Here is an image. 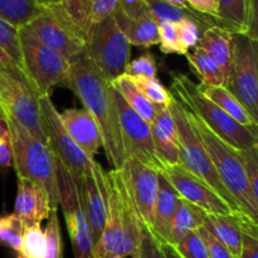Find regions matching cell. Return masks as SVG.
<instances>
[{"label": "cell", "instance_id": "1", "mask_svg": "<svg viewBox=\"0 0 258 258\" xmlns=\"http://www.w3.org/2000/svg\"><path fill=\"white\" fill-rule=\"evenodd\" d=\"M67 86L95 118L111 168L120 170L126 160V153L110 81L103 77L83 53L70 63Z\"/></svg>", "mask_w": 258, "mask_h": 258}, {"label": "cell", "instance_id": "2", "mask_svg": "<svg viewBox=\"0 0 258 258\" xmlns=\"http://www.w3.org/2000/svg\"><path fill=\"white\" fill-rule=\"evenodd\" d=\"M107 217L92 248V258L135 257L146 229L139 217L121 170L106 171Z\"/></svg>", "mask_w": 258, "mask_h": 258}, {"label": "cell", "instance_id": "3", "mask_svg": "<svg viewBox=\"0 0 258 258\" xmlns=\"http://www.w3.org/2000/svg\"><path fill=\"white\" fill-rule=\"evenodd\" d=\"M170 93L178 102L198 116L217 136L236 150L258 146V128L242 126L199 90L198 83L184 73L173 75Z\"/></svg>", "mask_w": 258, "mask_h": 258}, {"label": "cell", "instance_id": "4", "mask_svg": "<svg viewBox=\"0 0 258 258\" xmlns=\"http://www.w3.org/2000/svg\"><path fill=\"white\" fill-rule=\"evenodd\" d=\"M13 145V166L17 176L28 179L45 191L53 211L59 207L55 159L44 143L35 139L19 122L5 116Z\"/></svg>", "mask_w": 258, "mask_h": 258}, {"label": "cell", "instance_id": "5", "mask_svg": "<svg viewBox=\"0 0 258 258\" xmlns=\"http://www.w3.org/2000/svg\"><path fill=\"white\" fill-rule=\"evenodd\" d=\"M185 108V107H184ZM185 115L208 154L217 174L242 211L258 221V199L252 194L243 165L236 149L224 143L201 118L185 108Z\"/></svg>", "mask_w": 258, "mask_h": 258}, {"label": "cell", "instance_id": "6", "mask_svg": "<svg viewBox=\"0 0 258 258\" xmlns=\"http://www.w3.org/2000/svg\"><path fill=\"white\" fill-rule=\"evenodd\" d=\"M169 108H170V112L173 115L174 122L176 126V134H178L176 143H178L179 148L180 165L186 171H189L191 175L196 176L198 180L206 184L211 190H213L217 196L221 197L229 206L233 207L237 211L243 212L236 202V199L229 193L228 189L222 183L208 154L204 150L201 140L194 133L193 127L186 118L184 106L173 97V100L169 103Z\"/></svg>", "mask_w": 258, "mask_h": 258}, {"label": "cell", "instance_id": "7", "mask_svg": "<svg viewBox=\"0 0 258 258\" xmlns=\"http://www.w3.org/2000/svg\"><path fill=\"white\" fill-rule=\"evenodd\" d=\"M22 70L37 95H50L55 86H67L70 62L42 44L27 27L19 28Z\"/></svg>", "mask_w": 258, "mask_h": 258}, {"label": "cell", "instance_id": "8", "mask_svg": "<svg viewBox=\"0 0 258 258\" xmlns=\"http://www.w3.org/2000/svg\"><path fill=\"white\" fill-rule=\"evenodd\" d=\"M224 87L258 121V39L233 34L231 70Z\"/></svg>", "mask_w": 258, "mask_h": 258}, {"label": "cell", "instance_id": "9", "mask_svg": "<svg viewBox=\"0 0 258 258\" xmlns=\"http://www.w3.org/2000/svg\"><path fill=\"white\" fill-rule=\"evenodd\" d=\"M131 47L113 17H108L92 28L85 53L103 77L111 82L125 75L126 66L131 60Z\"/></svg>", "mask_w": 258, "mask_h": 258}, {"label": "cell", "instance_id": "10", "mask_svg": "<svg viewBox=\"0 0 258 258\" xmlns=\"http://www.w3.org/2000/svg\"><path fill=\"white\" fill-rule=\"evenodd\" d=\"M0 108L35 139L45 144L39 96L23 72L0 71Z\"/></svg>", "mask_w": 258, "mask_h": 258}, {"label": "cell", "instance_id": "11", "mask_svg": "<svg viewBox=\"0 0 258 258\" xmlns=\"http://www.w3.org/2000/svg\"><path fill=\"white\" fill-rule=\"evenodd\" d=\"M42 128L45 138V145L59 161L76 183L82 181L91 173L92 161L75 143L66 131L59 112L50 100V95L39 97Z\"/></svg>", "mask_w": 258, "mask_h": 258}, {"label": "cell", "instance_id": "12", "mask_svg": "<svg viewBox=\"0 0 258 258\" xmlns=\"http://www.w3.org/2000/svg\"><path fill=\"white\" fill-rule=\"evenodd\" d=\"M57 165L59 206L62 207L75 258H92V234L82 206L80 189L67 169L55 160Z\"/></svg>", "mask_w": 258, "mask_h": 258}, {"label": "cell", "instance_id": "13", "mask_svg": "<svg viewBox=\"0 0 258 258\" xmlns=\"http://www.w3.org/2000/svg\"><path fill=\"white\" fill-rule=\"evenodd\" d=\"M111 95H112L113 102L117 110L126 158L133 156L140 160L141 163L160 171L164 165L155 153L151 123L144 120L128 106V103L123 100L121 93L112 83H111Z\"/></svg>", "mask_w": 258, "mask_h": 258}, {"label": "cell", "instance_id": "14", "mask_svg": "<svg viewBox=\"0 0 258 258\" xmlns=\"http://www.w3.org/2000/svg\"><path fill=\"white\" fill-rule=\"evenodd\" d=\"M139 217L148 232L151 231L159 196L160 174L151 166L127 156L120 169Z\"/></svg>", "mask_w": 258, "mask_h": 258}, {"label": "cell", "instance_id": "15", "mask_svg": "<svg viewBox=\"0 0 258 258\" xmlns=\"http://www.w3.org/2000/svg\"><path fill=\"white\" fill-rule=\"evenodd\" d=\"M159 173L168 180L181 199L194 204L207 214L218 216H247L229 206L206 184L191 175L181 165L164 166ZM249 217V216H248Z\"/></svg>", "mask_w": 258, "mask_h": 258}, {"label": "cell", "instance_id": "16", "mask_svg": "<svg viewBox=\"0 0 258 258\" xmlns=\"http://www.w3.org/2000/svg\"><path fill=\"white\" fill-rule=\"evenodd\" d=\"M77 185L95 246L102 234L107 217L108 196L105 169L100 163L93 160L91 173L82 181L77 183Z\"/></svg>", "mask_w": 258, "mask_h": 258}, {"label": "cell", "instance_id": "17", "mask_svg": "<svg viewBox=\"0 0 258 258\" xmlns=\"http://www.w3.org/2000/svg\"><path fill=\"white\" fill-rule=\"evenodd\" d=\"M25 27L42 44L59 53L70 63L85 53L86 43L60 24L45 8Z\"/></svg>", "mask_w": 258, "mask_h": 258}, {"label": "cell", "instance_id": "18", "mask_svg": "<svg viewBox=\"0 0 258 258\" xmlns=\"http://www.w3.org/2000/svg\"><path fill=\"white\" fill-rule=\"evenodd\" d=\"M60 121L73 143L91 159L102 148V139L95 118L86 108H66L59 112Z\"/></svg>", "mask_w": 258, "mask_h": 258}, {"label": "cell", "instance_id": "19", "mask_svg": "<svg viewBox=\"0 0 258 258\" xmlns=\"http://www.w3.org/2000/svg\"><path fill=\"white\" fill-rule=\"evenodd\" d=\"M216 23L233 34L258 39L257 0H217Z\"/></svg>", "mask_w": 258, "mask_h": 258}, {"label": "cell", "instance_id": "20", "mask_svg": "<svg viewBox=\"0 0 258 258\" xmlns=\"http://www.w3.org/2000/svg\"><path fill=\"white\" fill-rule=\"evenodd\" d=\"M18 191L14 204V214L20 219L23 227L40 224L48 219L50 212L49 198L40 186L28 179L17 176Z\"/></svg>", "mask_w": 258, "mask_h": 258}, {"label": "cell", "instance_id": "21", "mask_svg": "<svg viewBox=\"0 0 258 258\" xmlns=\"http://www.w3.org/2000/svg\"><path fill=\"white\" fill-rule=\"evenodd\" d=\"M251 224H257V221L248 216L207 214L203 227L231 252L233 258H238L242 249V232Z\"/></svg>", "mask_w": 258, "mask_h": 258}, {"label": "cell", "instance_id": "22", "mask_svg": "<svg viewBox=\"0 0 258 258\" xmlns=\"http://www.w3.org/2000/svg\"><path fill=\"white\" fill-rule=\"evenodd\" d=\"M179 198L180 197L174 190L173 186L160 174L158 202H156L153 227L149 233L164 246H169L170 243L171 228H173V221Z\"/></svg>", "mask_w": 258, "mask_h": 258}, {"label": "cell", "instance_id": "23", "mask_svg": "<svg viewBox=\"0 0 258 258\" xmlns=\"http://www.w3.org/2000/svg\"><path fill=\"white\" fill-rule=\"evenodd\" d=\"M112 17L131 45L149 49L159 44L158 20L149 10L136 18H128L116 10Z\"/></svg>", "mask_w": 258, "mask_h": 258}, {"label": "cell", "instance_id": "24", "mask_svg": "<svg viewBox=\"0 0 258 258\" xmlns=\"http://www.w3.org/2000/svg\"><path fill=\"white\" fill-rule=\"evenodd\" d=\"M198 47L206 50L223 70L224 76H228L233 52V33L213 25L203 30Z\"/></svg>", "mask_w": 258, "mask_h": 258}, {"label": "cell", "instance_id": "25", "mask_svg": "<svg viewBox=\"0 0 258 258\" xmlns=\"http://www.w3.org/2000/svg\"><path fill=\"white\" fill-rule=\"evenodd\" d=\"M198 87L206 97L228 113L234 121L242 126L258 128V121L249 115L248 111L224 86H207L198 83Z\"/></svg>", "mask_w": 258, "mask_h": 258}, {"label": "cell", "instance_id": "26", "mask_svg": "<svg viewBox=\"0 0 258 258\" xmlns=\"http://www.w3.org/2000/svg\"><path fill=\"white\" fill-rule=\"evenodd\" d=\"M206 218V212L199 209L194 204L186 202L185 199L179 198L175 216H174L169 247L175 246L191 231H196V229L203 227Z\"/></svg>", "mask_w": 258, "mask_h": 258}, {"label": "cell", "instance_id": "27", "mask_svg": "<svg viewBox=\"0 0 258 258\" xmlns=\"http://www.w3.org/2000/svg\"><path fill=\"white\" fill-rule=\"evenodd\" d=\"M193 49V52L185 53V57L194 72L201 78V85L224 86L226 76L221 66L198 45Z\"/></svg>", "mask_w": 258, "mask_h": 258}, {"label": "cell", "instance_id": "28", "mask_svg": "<svg viewBox=\"0 0 258 258\" xmlns=\"http://www.w3.org/2000/svg\"><path fill=\"white\" fill-rule=\"evenodd\" d=\"M38 0H0V18L17 28L25 27L43 12Z\"/></svg>", "mask_w": 258, "mask_h": 258}, {"label": "cell", "instance_id": "29", "mask_svg": "<svg viewBox=\"0 0 258 258\" xmlns=\"http://www.w3.org/2000/svg\"><path fill=\"white\" fill-rule=\"evenodd\" d=\"M111 83L117 88L123 100L128 103V106L136 113H139L149 123L153 122L154 115H155V106L150 101L146 100L145 96L131 82L127 75H122L120 77L115 78L113 81H111Z\"/></svg>", "mask_w": 258, "mask_h": 258}, {"label": "cell", "instance_id": "30", "mask_svg": "<svg viewBox=\"0 0 258 258\" xmlns=\"http://www.w3.org/2000/svg\"><path fill=\"white\" fill-rule=\"evenodd\" d=\"M131 82L136 86L139 91L150 101L154 106H169L173 100V95L170 91L159 81V78H146V77H131L128 76Z\"/></svg>", "mask_w": 258, "mask_h": 258}, {"label": "cell", "instance_id": "31", "mask_svg": "<svg viewBox=\"0 0 258 258\" xmlns=\"http://www.w3.org/2000/svg\"><path fill=\"white\" fill-rule=\"evenodd\" d=\"M45 234L40 224L24 228L18 258H44Z\"/></svg>", "mask_w": 258, "mask_h": 258}, {"label": "cell", "instance_id": "32", "mask_svg": "<svg viewBox=\"0 0 258 258\" xmlns=\"http://www.w3.org/2000/svg\"><path fill=\"white\" fill-rule=\"evenodd\" d=\"M151 134H153L154 148L159 160L164 166L180 165L179 148L175 141L166 136L155 123L151 122Z\"/></svg>", "mask_w": 258, "mask_h": 258}, {"label": "cell", "instance_id": "33", "mask_svg": "<svg viewBox=\"0 0 258 258\" xmlns=\"http://www.w3.org/2000/svg\"><path fill=\"white\" fill-rule=\"evenodd\" d=\"M23 232L24 227L14 213L0 216V246L9 247L18 253L22 244Z\"/></svg>", "mask_w": 258, "mask_h": 258}, {"label": "cell", "instance_id": "34", "mask_svg": "<svg viewBox=\"0 0 258 258\" xmlns=\"http://www.w3.org/2000/svg\"><path fill=\"white\" fill-rule=\"evenodd\" d=\"M170 248L178 258H209L208 249L198 229L191 231Z\"/></svg>", "mask_w": 258, "mask_h": 258}, {"label": "cell", "instance_id": "35", "mask_svg": "<svg viewBox=\"0 0 258 258\" xmlns=\"http://www.w3.org/2000/svg\"><path fill=\"white\" fill-rule=\"evenodd\" d=\"M44 229L45 252L44 258H63V242L60 234L58 211L50 212Z\"/></svg>", "mask_w": 258, "mask_h": 258}, {"label": "cell", "instance_id": "36", "mask_svg": "<svg viewBox=\"0 0 258 258\" xmlns=\"http://www.w3.org/2000/svg\"><path fill=\"white\" fill-rule=\"evenodd\" d=\"M0 48H3L13 58V60L22 68L19 28L14 27L3 18H0Z\"/></svg>", "mask_w": 258, "mask_h": 258}, {"label": "cell", "instance_id": "37", "mask_svg": "<svg viewBox=\"0 0 258 258\" xmlns=\"http://www.w3.org/2000/svg\"><path fill=\"white\" fill-rule=\"evenodd\" d=\"M159 45L160 50L165 54H183L185 55V50L181 48L179 43L176 27L174 22L169 20H159Z\"/></svg>", "mask_w": 258, "mask_h": 258}, {"label": "cell", "instance_id": "38", "mask_svg": "<svg viewBox=\"0 0 258 258\" xmlns=\"http://www.w3.org/2000/svg\"><path fill=\"white\" fill-rule=\"evenodd\" d=\"M243 165L247 181L252 194L258 199V146H253L246 150H237Z\"/></svg>", "mask_w": 258, "mask_h": 258}, {"label": "cell", "instance_id": "39", "mask_svg": "<svg viewBox=\"0 0 258 258\" xmlns=\"http://www.w3.org/2000/svg\"><path fill=\"white\" fill-rule=\"evenodd\" d=\"M134 258H178L170 247L156 241L148 231L144 234L138 252Z\"/></svg>", "mask_w": 258, "mask_h": 258}, {"label": "cell", "instance_id": "40", "mask_svg": "<svg viewBox=\"0 0 258 258\" xmlns=\"http://www.w3.org/2000/svg\"><path fill=\"white\" fill-rule=\"evenodd\" d=\"M125 75L131 76V77H158V67H156V60L153 53L146 52L145 54H141L136 59L130 60L126 66Z\"/></svg>", "mask_w": 258, "mask_h": 258}, {"label": "cell", "instance_id": "41", "mask_svg": "<svg viewBox=\"0 0 258 258\" xmlns=\"http://www.w3.org/2000/svg\"><path fill=\"white\" fill-rule=\"evenodd\" d=\"M175 27L179 43H180L181 48L186 53L189 52V49H193V48H196L198 45L203 30L201 29V27L194 20H179L178 23H175Z\"/></svg>", "mask_w": 258, "mask_h": 258}, {"label": "cell", "instance_id": "42", "mask_svg": "<svg viewBox=\"0 0 258 258\" xmlns=\"http://www.w3.org/2000/svg\"><path fill=\"white\" fill-rule=\"evenodd\" d=\"M153 123H155L171 140L175 141V143L178 141L176 126L175 122H174L173 115H171L169 106H155V115H154Z\"/></svg>", "mask_w": 258, "mask_h": 258}, {"label": "cell", "instance_id": "43", "mask_svg": "<svg viewBox=\"0 0 258 258\" xmlns=\"http://www.w3.org/2000/svg\"><path fill=\"white\" fill-rule=\"evenodd\" d=\"M120 0H90V15L93 25L112 17Z\"/></svg>", "mask_w": 258, "mask_h": 258}, {"label": "cell", "instance_id": "44", "mask_svg": "<svg viewBox=\"0 0 258 258\" xmlns=\"http://www.w3.org/2000/svg\"><path fill=\"white\" fill-rule=\"evenodd\" d=\"M13 166L12 135L5 120H0V168Z\"/></svg>", "mask_w": 258, "mask_h": 258}, {"label": "cell", "instance_id": "45", "mask_svg": "<svg viewBox=\"0 0 258 258\" xmlns=\"http://www.w3.org/2000/svg\"><path fill=\"white\" fill-rule=\"evenodd\" d=\"M198 231L199 234L202 236V238H203L204 243H206L207 249H208L209 258H233L231 252H229L218 239L214 238L204 227H201Z\"/></svg>", "mask_w": 258, "mask_h": 258}, {"label": "cell", "instance_id": "46", "mask_svg": "<svg viewBox=\"0 0 258 258\" xmlns=\"http://www.w3.org/2000/svg\"><path fill=\"white\" fill-rule=\"evenodd\" d=\"M238 258H258V229L242 232V249Z\"/></svg>", "mask_w": 258, "mask_h": 258}, {"label": "cell", "instance_id": "47", "mask_svg": "<svg viewBox=\"0 0 258 258\" xmlns=\"http://www.w3.org/2000/svg\"><path fill=\"white\" fill-rule=\"evenodd\" d=\"M116 10L128 18H136L143 13L148 12V7H146L145 0H120Z\"/></svg>", "mask_w": 258, "mask_h": 258}, {"label": "cell", "instance_id": "48", "mask_svg": "<svg viewBox=\"0 0 258 258\" xmlns=\"http://www.w3.org/2000/svg\"><path fill=\"white\" fill-rule=\"evenodd\" d=\"M186 4L194 12L208 15V17L214 18V20H216L217 0H186Z\"/></svg>", "mask_w": 258, "mask_h": 258}, {"label": "cell", "instance_id": "49", "mask_svg": "<svg viewBox=\"0 0 258 258\" xmlns=\"http://www.w3.org/2000/svg\"><path fill=\"white\" fill-rule=\"evenodd\" d=\"M0 71H8V72H23L22 68L13 60V58L0 48ZM24 73V72H23Z\"/></svg>", "mask_w": 258, "mask_h": 258}, {"label": "cell", "instance_id": "50", "mask_svg": "<svg viewBox=\"0 0 258 258\" xmlns=\"http://www.w3.org/2000/svg\"><path fill=\"white\" fill-rule=\"evenodd\" d=\"M165 2L170 3V4H173V5H176V7L189 8L188 4H186V0H165Z\"/></svg>", "mask_w": 258, "mask_h": 258}, {"label": "cell", "instance_id": "51", "mask_svg": "<svg viewBox=\"0 0 258 258\" xmlns=\"http://www.w3.org/2000/svg\"><path fill=\"white\" fill-rule=\"evenodd\" d=\"M62 2H66V0H47L45 4H57V3H62Z\"/></svg>", "mask_w": 258, "mask_h": 258}, {"label": "cell", "instance_id": "52", "mask_svg": "<svg viewBox=\"0 0 258 258\" xmlns=\"http://www.w3.org/2000/svg\"><path fill=\"white\" fill-rule=\"evenodd\" d=\"M0 120H5V115L4 112H3L2 108H0Z\"/></svg>", "mask_w": 258, "mask_h": 258}, {"label": "cell", "instance_id": "53", "mask_svg": "<svg viewBox=\"0 0 258 258\" xmlns=\"http://www.w3.org/2000/svg\"><path fill=\"white\" fill-rule=\"evenodd\" d=\"M38 2H39L40 4H45V2H47V0H38Z\"/></svg>", "mask_w": 258, "mask_h": 258}, {"label": "cell", "instance_id": "54", "mask_svg": "<svg viewBox=\"0 0 258 258\" xmlns=\"http://www.w3.org/2000/svg\"><path fill=\"white\" fill-rule=\"evenodd\" d=\"M111 258H123V257H121V256H113V257H111Z\"/></svg>", "mask_w": 258, "mask_h": 258}]
</instances>
